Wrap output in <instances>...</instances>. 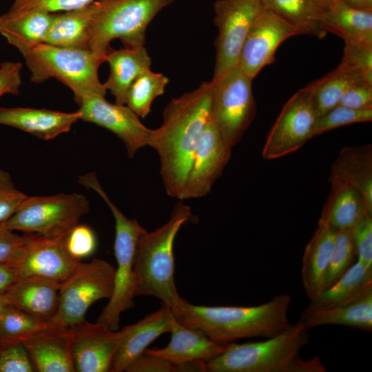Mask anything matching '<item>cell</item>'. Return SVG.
<instances>
[{"instance_id":"cell-9","label":"cell","mask_w":372,"mask_h":372,"mask_svg":"<svg viewBox=\"0 0 372 372\" xmlns=\"http://www.w3.org/2000/svg\"><path fill=\"white\" fill-rule=\"evenodd\" d=\"M211 81V119L225 141L233 148L256 115L253 79L236 65Z\"/></svg>"},{"instance_id":"cell-44","label":"cell","mask_w":372,"mask_h":372,"mask_svg":"<svg viewBox=\"0 0 372 372\" xmlns=\"http://www.w3.org/2000/svg\"><path fill=\"white\" fill-rule=\"evenodd\" d=\"M27 242V234L20 236L0 223V264L15 263L21 258Z\"/></svg>"},{"instance_id":"cell-22","label":"cell","mask_w":372,"mask_h":372,"mask_svg":"<svg viewBox=\"0 0 372 372\" xmlns=\"http://www.w3.org/2000/svg\"><path fill=\"white\" fill-rule=\"evenodd\" d=\"M169 332L171 340L165 347L146 349L145 352L178 364L189 360L207 362L220 354L226 347L210 340L201 331L182 324L174 313Z\"/></svg>"},{"instance_id":"cell-39","label":"cell","mask_w":372,"mask_h":372,"mask_svg":"<svg viewBox=\"0 0 372 372\" xmlns=\"http://www.w3.org/2000/svg\"><path fill=\"white\" fill-rule=\"evenodd\" d=\"M30 355L21 341L0 344V372H33Z\"/></svg>"},{"instance_id":"cell-24","label":"cell","mask_w":372,"mask_h":372,"mask_svg":"<svg viewBox=\"0 0 372 372\" xmlns=\"http://www.w3.org/2000/svg\"><path fill=\"white\" fill-rule=\"evenodd\" d=\"M109 64L110 73L103 83L115 99V103L126 104L127 94L134 81L151 68V58L143 46L115 50L111 47L104 56Z\"/></svg>"},{"instance_id":"cell-29","label":"cell","mask_w":372,"mask_h":372,"mask_svg":"<svg viewBox=\"0 0 372 372\" xmlns=\"http://www.w3.org/2000/svg\"><path fill=\"white\" fill-rule=\"evenodd\" d=\"M372 292V267L356 260L333 285L310 300L307 309L329 308L355 301Z\"/></svg>"},{"instance_id":"cell-34","label":"cell","mask_w":372,"mask_h":372,"mask_svg":"<svg viewBox=\"0 0 372 372\" xmlns=\"http://www.w3.org/2000/svg\"><path fill=\"white\" fill-rule=\"evenodd\" d=\"M168 78L151 69L143 71L132 83L126 99L127 105L137 116L145 118L154 101L165 93Z\"/></svg>"},{"instance_id":"cell-20","label":"cell","mask_w":372,"mask_h":372,"mask_svg":"<svg viewBox=\"0 0 372 372\" xmlns=\"http://www.w3.org/2000/svg\"><path fill=\"white\" fill-rule=\"evenodd\" d=\"M61 285L39 277L19 278L4 296L10 304L49 324L58 310Z\"/></svg>"},{"instance_id":"cell-8","label":"cell","mask_w":372,"mask_h":372,"mask_svg":"<svg viewBox=\"0 0 372 372\" xmlns=\"http://www.w3.org/2000/svg\"><path fill=\"white\" fill-rule=\"evenodd\" d=\"M89 211V201L78 193L27 196L18 210L3 223L12 231L65 238Z\"/></svg>"},{"instance_id":"cell-1","label":"cell","mask_w":372,"mask_h":372,"mask_svg":"<svg viewBox=\"0 0 372 372\" xmlns=\"http://www.w3.org/2000/svg\"><path fill=\"white\" fill-rule=\"evenodd\" d=\"M213 83L172 99L163 112V122L152 130L149 146L159 157L166 193L179 198L205 127L211 119Z\"/></svg>"},{"instance_id":"cell-41","label":"cell","mask_w":372,"mask_h":372,"mask_svg":"<svg viewBox=\"0 0 372 372\" xmlns=\"http://www.w3.org/2000/svg\"><path fill=\"white\" fill-rule=\"evenodd\" d=\"M26 197L15 187L10 174L0 169V223L9 219Z\"/></svg>"},{"instance_id":"cell-36","label":"cell","mask_w":372,"mask_h":372,"mask_svg":"<svg viewBox=\"0 0 372 372\" xmlns=\"http://www.w3.org/2000/svg\"><path fill=\"white\" fill-rule=\"evenodd\" d=\"M355 258L351 229L336 231L322 291L338 280L353 265Z\"/></svg>"},{"instance_id":"cell-35","label":"cell","mask_w":372,"mask_h":372,"mask_svg":"<svg viewBox=\"0 0 372 372\" xmlns=\"http://www.w3.org/2000/svg\"><path fill=\"white\" fill-rule=\"evenodd\" d=\"M48 324L9 304L0 318V344L22 341Z\"/></svg>"},{"instance_id":"cell-13","label":"cell","mask_w":372,"mask_h":372,"mask_svg":"<svg viewBox=\"0 0 372 372\" xmlns=\"http://www.w3.org/2000/svg\"><path fill=\"white\" fill-rule=\"evenodd\" d=\"M80 120L104 127L124 143L133 158L141 149L149 146L152 130L147 127L127 105L108 102L105 96L90 95L78 103Z\"/></svg>"},{"instance_id":"cell-38","label":"cell","mask_w":372,"mask_h":372,"mask_svg":"<svg viewBox=\"0 0 372 372\" xmlns=\"http://www.w3.org/2000/svg\"><path fill=\"white\" fill-rule=\"evenodd\" d=\"M96 238L94 231L87 225L77 224L65 238L68 253L81 261L93 254L96 249Z\"/></svg>"},{"instance_id":"cell-11","label":"cell","mask_w":372,"mask_h":372,"mask_svg":"<svg viewBox=\"0 0 372 372\" xmlns=\"http://www.w3.org/2000/svg\"><path fill=\"white\" fill-rule=\"evenodd\" d=\"M318 113L309 85L296 92L283 106L262 151L266 160L276 159L300 149L313 136Z\"/></svg>"},{"instance_id":"cell-52","label":"cell","mask_w":372,"mask_h":372,"mask_svg":"<svg viewBox=\"0 0 372 372\" xmlns=\"http://www.w3.org/2000/svg\"><path fill=\"white\" fill-rule=\"evenodd\" d=\"M8 304L9 303L4 296V293H0V318Z\"/></svg>"},{"instance_id":"cell-46","label":"cell","mask_w":372,"mask_h":372,"mask_svg":"<svg viewBox=\"0 0 372 372\" xmlns=\"http://www.w3.org/2000/svg\"><path fill=\"white\" fill-rule=\"evenodd\" d=\"M338 105L356 110L372 108V83L353 85L343 94Z\"/></svg>"},{"instance_id":"cell-17","label":"cell","mask_w":372,"mask_h":372,"mask_svg":"<svg viewBox=\"0 0 372 372\" xmlns=\"http://www.w3.org/2000/svg\"><path fill=\"white\" fill-rule=\"evenodd\" d=\"M80 262L68 253L65 238L28 234L23 252L13 264L19 278L39 277L61 284Z\"/></svg>"},{"instance_id":"cell-2","label":"cell","mask_w":372,"mask_h":372,"mask_svg":"<svg viewBox=\"0 0 372 372\" xmlns=\"http://www.w3.org/2000/svg\"><path fill=\"white\" fill-rule=\"evenodd\" d=\"M291 302L287 294L248 307L196 305L183 299L173 313L185 327L227 344L244 338H269L288 329L291 325L288 317Z\"/></svg>"},{"instance_id":"cell-48","label":"cell","mask_w":372,"mask_h":372,"mask_svg":"<svg viewBox=\"0 0 372 372\" xmlns=\"http://www.w3.org/2000/svg\"><path fill=\"white\" fill-rule=\"evenodd\" d=\"M18 278L13 263L0 264V293L6 292Z\"/></svg>"},{"instance_id":"cell-42","label":"cell","mask_w":372,"mask_h":372,"mask_svg":"<svg viewBox=\"0 0 372 372\" xmlns=\"http://www.w3.org/2000/svg\"><path fill=\"white\" fill-rule=\"evenodd\" d=\"M344 43L341 63L358 70L372 83V44Z\"/></svg>"},{"instance_id":"cell-49","label":"cell","mask_w":372,"mask_h":372,"mask_svg":"<svg viewBox=\"0 0 372 372\" xmlns=\"http://www.w3.org/2000/svg\"><path fill=\"white\" fill-rule=\"evenodd\" d=\"M173 371H207L206 362L203 360H189L173 364Z\"/></svg>"},{"instance_id":"cell-6","label":"cell","mask_w":372,"mask_h":372,"mask_svg":"<svg viewBox=\"0 0 372 372\" xmlns=\"http://www.w3.org/2000/svg\"><path fill=\"white\" fill-rule=\"evenodd\" d=\"M82 185L101 196L110 208L115 222L114 251L117 267L115 268L113 292L97 322L116 331L119 329L121 314L134 306L135 252L138 238L145 229L136 220L125 216L112 203L94 173L86 175Z\"/></svg>"},{"instance_id":"cell-47","label":"cell","mask_w":372,"mask_h":372,"mask_svg":"<svg viewBox=\"0 0 372 372\" xmlns=\"http://www.w3.org/2000/svg\"><path fill=\"white\" fill-rule=\"evenodd\" d=\"M125 371L171 372L173 371V364L163 358L145 352L130 363Z\"/></svg>"},{"instance_id":"cell-43","label":"cell","mask_w":372,"mask_h":372,"mask_svg":"<svg viewBox=\"0 0 372 372\" xmlns=\"http://www.w3.org/2000/svg\"><path fill=\"white\" fill-rule=\"evenodd\" d=\"M96 0H14L10 9L15 10H39L56 13L79 9Z\"/></svg>"},{"instance_id":"cell-45","label":"cell","mask_w":372,"mask_h":372,"mask_svg":"<svg viewBox=\"0 0 372 372\" xmlns=\"http://www.w3.org/2000/svg\"><path fill=\"white\" fill-rule=\"evenodd\" d=\"M22 67L20 62L4 61L0 63V97L6 94H19Z\"/></svg>"},{"instance_id":"cell-51","label":"cell","mask_w":372,"mask_h":372,"mask_svg":"<svg viewBox=\"0 0 372 372\" xmlns=\"http://www.w3.org/2000/svg\"><path fill=\"white\" fill-rule=\"evenodd\" d=\"M322 12L330 9L338 0H311Z\"/></svg>"},{"instance_id":"cell-7","label":"cell","mask_w":372,"mask_h":372,"mask_svg":"<svg viewBox=\"0 0 372 372\" xmlns=\"http://www.w3.org/2000/svg\"><path fill=\"white\" fill-rule=\"evenodd\" d=\"M174 1L99 0L90 28L88 49L104 59L114 39H119L127 48L143 46L148 25Z\"/></svg>"},{"instance_id":"cell-25","label":"cell","mask_w":372,"mask_h":372,"mask_svg":"<svg viewBox=\"0 0 372 372\" xmlns=\"http://www.w3.org/2000/svg\"><path fill=\"white\" fill-rule=\"evenodd\" d=\"M54 13L39 10H9L0 15V34L23 55L44 43Z\"/></svg>"},{"instance_id":"cell-26","label":"cell","mask_w":372,"mask_h":372,"mask_svg":"<svg viewBox=\"0 0 372 372\" xmlns=\"http://www.w3.org/2000/svg\"><path fill=\"white\" fill-rule=\"evenodd\" d=\"M336 231L319 219L318 227L305 247L301 277L307 296L311 300L321 292Z\"/></svg>"},{"instance_id":"cell-16","label":"cell","mask_w":372,"mask_h":372,"mask_svg":"<svg viewBox=\"0 0 372 372\" xmlns=\"http://www.w3.org/2000/svg\"><path fill=\"white\" fill-rule=\"evenodd\" d=\"M298 34L292 25L263 8L249 30L237 65L254 79L264 67L275 61L280 45Z\"/></svg>"},{"instance_id":"cell-33","label":"cell","mask_w":372,"mask_h":372,"mask_svg":"<svg viewBox=\"0 0 372 372\" xmlns=\"http://www.w3.org/2000/svg\"><path fill=\"white\" fill-rule=\"evenodd\" d=\"M362 82L370 83L362 72L340 63L333 71L309 84L318 116L338 105L349 88Z\"/></svg>"},{"instance_id":"cell-3","label":"cell","mask_w":372,"mask_h":372,"mask_svg":"<svg viewBox=\"0 0 372 372\" xmlns=\"http://www.w3.org/2000/svg\"><path fill=\"white\" fill-rule=\"evenodd\" d=\"M309 343V329L298 320L263 341L227 344L220 354L206 362L207 371L325 372L319 357L301 358V350Z\"/></svg>"},{"instance_id":"cell-19","label":"cell","mask_w":372,"mask_h":372,"mask_svg":"<svg viewBox=\"0 0 372 372\" xmlns=\"http://www.w3.org/2000/svg\"><path fill=\"white\" fill-rule=\"evenodd\" d=\"M78 120V111L64 112L43 108L0 106V124L28 132L43 140H51L69 132Z\"/></svg>"},{"instance_id":"cell-5","label":"cell","mask_w":372,"mask_h":372,"mask_svg":"<svg viewBox=\"0 0 372 372\" xmlns=\"http://www.w3.org/2000/svg\"><path fill=\"white\" fill-rule=\"evenodd\" d=\"M22 56L32 82L56 79L72 90L76 103L87 96L106 94L99 77V68L105 60L89 49L41 43Z\"/></svg>"},{"instance_id":"cell-31","label":"cell","mask_w":372,"mask_h":372,"mask_svg":"<svg viewBox=\"0 0 372 372\" xmlns=\"http://www.w3.org/2000/svg\"><path fill=\"white\" fill-rule=\"evenodd\" d=\"M320 220L335 231L351 229L367 211L360 194L353 187L332 183Z\"/></svg>"},{"instance_id":"cell-18","label":"cell","mask_w":372,"mask_h":372,"mask_svg":"<svg viewBox=\"0 0 372 372\" xmlns=\"http://www.w3.org/2000/svg\"><path fill=\"white\" fill-rule=\"evenodd\" d=\"M35 371L74 372L70 327L48 324L21 341Z\"/></svg>"},{"instance_id":"cell-14","label":"cell","mask_w":372,"mask_h":372,"mask_svg":"<svg viewBox=\"0 0 372 372\" xmlns=\"http://www.w3.org/2000/svg\"><path fill=\"white\" fill-rule=\"evenodd\" d=\"M231 149L210 119L200 138L178 199L198 198L208 194L229 163Z\"/></svg>"},{"instance_id":"cell-10","label":"cell","mask_w":372,"mask_h":372,"mask_svg":"<svg viewBox=\"0 0 372 372\" xmlns=\"http://www.w3.org/2000/svg\"><path fill=\"white\" fill-rule=\"evenodd\" d=\"M114 273L112 264L102 259L81 262L61 283L58 310L49 324L70 327L85 320L92 304L111 297Z\"/></svg>"},{"instance_id":"cell-32","label":"cell","mask_w":372,"mask_h":372,"mask_svg":"<svg viewBox=\"0 0 372 372\" xmlns=\"http://www.w3.org/2000/svg\"><path fill=\"white\" fill-rule=\"evenodd\" d=\"M262 8L276 14L293 28L299 34L319 39L327 32L322 28V11L311 0H259Z\"/></svg>"},{"instance_id":"cell-37","label":"cell","mask_w":372,"mask_h":372,"mask_svg":"<svg viewBox=\"0 0 372 372\" xmlns=\"http://www.w3.org/2000/svg\"><path fill=\"white\" fill-rule=\"evenodd\" d=\"M372 120V108L356 110L338 105L318 117L313 136L331 130Z\"/></svg>"},{"instance_id":"cell-50","label":"cell","mask_w":372,"mask_h":372,"mask_svg":"<svg viewBox=\"0 0 372 372\" xmlns=\"http://www.w3.org/2000/svg\"><path fill=\"white\" fill-rule=\"evenodd\" d=\"M353 8L372 11V0H340Z\"/></svg>"},{"instance_id":"cell-28","label":"cell","mask_w":372,"mask_h":372,"mask_svg":"<svg viewBox=\"0 0 372 372\" xmlns=\"http://www.w3.org/2000/svg\"><path fill=\"white\" fill-rule=\"evenodd\" d=\"M299 320L309 330L313 327L335 324L372 331V292L352 302L329 307L305 308Z\"/></svg>"},{"instance_id":"cell-15","label":"cell","mask_w":372,"mask_h":372,"mask_svg":"<svg viewBox=\"0 0 372 372\" xmlns=\"http://www.w3.org/2000/svg\"><path fill=\"white\" fill-rule=\"evenodd\" d=\"M70 328L75 371H110L125 336V327L114 331L97 322L91 323L84 320Z\"/></svg>"},{"instance_id":"cell-21","label":"cell","mask_w":372,"mask_h":372,"mask_svg":"<svg viewBox=\"0 0 372 372\" xmlns=\"http://www.w3.org/2000/svg\"><path fill=\"white\" fill-rule=\"evenodd\" d=\"M172 310L164 305L137 322L125 327L126 334L114 358L111 372L125 371L161 335L170 331Z\"/></svg>"},{"instance_id":"cell-30","label":"cell","mask_w":372,"mask_h":372,"mask_svg":"<svg viewBox=\"0 0 372 372\" xmlns=\"http://www.w3.org/2000/svg\"><path fill=\"white\" fill-rule=\"evenodd\" d=\"M323 29L344 43L372 44V11L353 8L338 0L321 17Z\"/></svg>"},{"instance_id":"cell-12","label":"cell","mask_w":372,"mask_h":372,"mask_svg":"<svg viewBox=\"0 0 372 372\" xmlns=\"http://www.w3.org/2000/svg\"><path fill=\"white\" fill-rule=\"evenodd\" d=\"M214 8L218 28L213 77L216 79L237 65L249 30L263 8L259 0H216Z\"/></svg>"},{"instance_id":"cell-40","label":"cell","mask_w":372,"mask_h":372,"mask_svg":"<svg viewBox=\"0 0 372 372\" xmlns=\"http://www.w3.org/2000/svg\"><path fill=\"white\" fill-rule=\"evenodd\" d=\"M351 231L357 260L372 267V214H364Z\"/></svg>"},{"instance_id":"cell-4","label":"cell","mask_w":372,"mask_h":372,"mask_svg":"<svg viewBox=\"0 0 372 372\" xmlns=\"http://www.w3.org/2000/svg\"><path fill=\"white\" fill-rule=\"evenodd\" d=\"M192 216V209L176 203L169 220L156 229L140 236L135 252V294L154 296L175 311L182 298L175 285L174 243L181 227Z\"/></svg>"},{"instance_id":"cell-27","label":"cell","mask_w":372,"mask_h":372,"mask_svg":"<svg viewBox=\"0 0 372 372\" xmlns=\"http://www.w3.org/2000/svg\"><path fill=\"white\" fill-rule=\"evenodd\" d=\"M99 6L96 0L85 7L54 13L44 43L63 48L88 49L90 32Z\"/></svg>"},{"instance_id":"cell-23","label":"cell","mask_w":372,"mask_h":372,"mask_svg":"<svg viewBox=\"0 0 372 372\" xmlns=\"http://www.w3.org/2000/svg\"><path fill=\"white\" fill-rule=\"evenodd\" d=\"M330 183L346 184L355 189L367 211L372 214L371 145L342 148L331 167Z\"/></svg>"}]
</instances>
